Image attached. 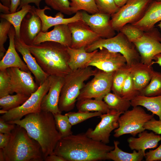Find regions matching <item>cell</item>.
Wrapping results in <instances>:
<instances>
[{"label": "cell", "instance_id": "obj_45", "mask_svg": "<svg viewBox=\"0 0 161 161\" xmlns=\"http://www.w3.org/2000/svg\"><path fill=\"white\" fill-rule=\"evenodd\" d=\"M146 161H161V144L157 148L145 153Z\"/></svg>", "mask_w": 161, "mask_h": 161}, {"label": "cell", "instance_id": "obj_17", "mask_svg": "<svg viewBox=\"0 0 161 161\" xmlns=\"http://www.w3.org/2000/svg\"><path fill=\"white\" fill-rule=\"evenodd\" d=\"M41 20L37 14L35 7L32 6L21 22L20 28V39L27 45L33 44L35 39L42 31Z\"/></svg>", "mask_w": 161, "mask_h": 161}, {"label": "cell", "instance_id": "obj_33", "mask_svg": "<svg viewBox=\"0 0 161 161\" xmlns=\"http://www.w3.org/2000/svg\"><path fill=\"white\" fill-rule=\"evenodd\" d=\"M140 95L148 97L161 95V73L153 71L148 85L140 92Z\"/></svg>", "mask_w": 161, "mask_h": 161}, {"label": "cell", "instance_id": "obj_35", "mask_svg": "<svg viewBox=\"0 0 161 161\" xmlns=\"http://www.w3.org/2000/svg\"><path fill=\"white\" fill-rule=\"evenodd\" d=\"M71 11L72 14L80 10L93 14L99 11L95 0H69Z\"/></svg>", "mask_w": 161, "mask_h": 161}, {"label": "cell", "instance_id": "obj_10", "mask_svg": "<svg viewBox=\"0 0 161 161\" xmlns=\"http://www.w3.org/2000/svg\"><path fill=\"white\" fill-rule=\"evenodd\" d=\"M114 72H107L97 69L93 78L84 85L77 101L87 98L103 100L111 90Z\"/></svg>", "mask_w": 161, "mask_h": 161}, {"label": "cell", "instance_id": "obj_58", "mask_svg": "<svg viewBox=\"0 0 161 161\" xmlns=\"http://www.w3.org/2000/svg\"><path fill=\"white\" fill-rule=\"evenodd\" d=\"M157 1H161V0H155Z\"/></svg>", "mask_w": 161, "mask_h": 161}, {"label": "cell", "instance_id": "obj_32", "mask_svg": "<svg viewBox=\"0 0 161 161\" xmlns=\"http://www.w3.org/2000/svg\"><path fill=\"white\" fill-rule=\"evenodd\" d=\"M30 96L26 95L16 93L10 95L0 98V107L2 109L9 111L17 108L23 104Z\"/></svg>", "mask_w": 161, "mask_h": 161}, {"label": "cell", "instance_id": "obj_8", "mask_svg": "<svg viewBox=\"0 0 161 161\" xmlns=\"http://www.w3.org/2000/svg\"><path fill=\"white\" fill-rule=\"evenodd\" d=\"M154 0H128L111 16V23L115 31L128 24H133L140 20Z\"/></svg>", "mask_w": 161, "mask_h": 161}, {"label": "cell", "instance_id": "obj_29", "mask_svg": "<svg viewBox=\"0 0 161 161\" xmlns=\"http://www.w3.org/2000/svg\"><path fill=\"white\" fill-rule=\"evenodd\" d=\"M77 101L76 106L78 111L86 112H98L105 114L110 111L107 104L103 100L87 98Z\"/></svg>", "mask_w": 161, "mask_h": 161}, {"label": "cell", "instance_id": "obj_38", "mask_svg": "<svg viewBox=\"0 0 161 161\" xmlns=\"http://www.w3.org/2000/svg\"><path fill=\"white\" fill-rule=\"evenodd\" d=\"M140 94V92L135 88L130 72L122 87L121 96L125 99L131 101Z\"/></svg>", "mask_w": 161, "mask_h": 161}, {"label": "cell", "instance_id": "obj_26", "mask_svg": "<svg viewBox=\"0 0 161 161\" xmlns=\"http://www.w3.org/2000/svg\"><path fill=\"white\" fill-rule=\"evenodd\" d=\"M67 49L69 57L68 65L72 71L87 67L88 63L98 50L88 52L86 51L85 47L74 49L68 47Z\"/></svg>", "mask_w": 161, "mask_h": 161}, {"label": "cell", "instance_id": "obj_7", "mask_svg": "<svg viewBox=\"0 0 161 161\" xmlns=\"http://www.w3.org/2000/svg\"><path fill=\"white\" fill-rule=\"evenodd\" d=\"M154 114L147 113L141 107H133L122 114L118 120L119 126L114 130L113 136L119 137L125 134L135 137L145 130V124L154 117Z\"/></svg>", "mask_w": 161, "mask_h": 161}, {"label": "cell", "instance_id": "obj_46", "mask_svg": "<svg viewBox=\"0 0 161 161\" xmlns=\"http://www.w3.org/2000/svg\"><path fill=\"white\" fill-rule=\"evenodd\" d=\"M16 124L7 123L0 117V133H11L14 129Z\"/></svg>", "mask_w": 161, "mask_h": 161}, {"label": "cell", "instance_id": "obj_23", "mask_svg": "<svg viewBox=\"0 0 161 161\" xmlns=\"http://www.w3.org/2000/svg\"><path fill=\"white\" fill-rule=\"evenodd\" d=\"M161 140V135L152 132H148L145 130L138 134V137H131L127 139L131 149L137 151L141 150L144 153L147 149L157 147Z\"/></svg>", "mask_w": 161, "mask_h": 161}, {"label": "cell", "instance_id": "obj_18", "mask_svg": "<svg viewBox=\"0 0 161 161\" xmlns=\"http://www.w3.org/2000/svg\"><path fill=\"white\" fill-rule=\"evenodd\" d=\"M49 77L50 82V87L42 99L41 110L53 114L62 113L58 108V104L64 77L54 75H49Z\"/></svg>", "mask_w": 161, "mask_h": 161}, {"label": "cell", "instance_id": "obj_9", "mask_svg": "<svg viewBox=\"0 0 161 161\" xmlns=\"http://www.w3.org/2000/svg\"><path fill=\"white\" fill-rule=\"evenodd\" d=\"M50 83V80L48 76L23 104L17 108L8 111L0 117L7 122L19 120L28 114L41 111L42 99L48 92Z\"/></svg>", "mask_w": 161, "mask_h": 161}, {"label": "cell", "instance_id": "obj_39", "mask_svg": "<svg viewBox=\"0 0 161 161\" xmlns=\"http://www.w3.org/2000/svg\"><path fill=\"white\" fill-rule=\"evenodd\" d=\"M119 32H122L131 42L133 43L143 35L144 32L132 24L124 25Z\"/></svg>", "mask_w": 161, "mask_h": 161}, {"label": "cell", "instance_id": "obj_6", "mask_svg": "<svg viewBox=\"0 0 161 161\" xmlns=\"http://www.w3.org/2000/svg\"><path fill=\"white\" fill-rule=\"evenodd\" d=\"M102 48L122 54L125 58L127 65L128 66H131L135 64L140 62V56L134 44L120 32L111 38H100L85 47V49L86 52H91Z\"/></svg>", "mask_w": 161, "mask_h": 161}, {"label": "cell", "instance_id": "obj_27", "mask_svg": "<svg viewBox=\"0 0 161 161\" xmlns=\"http://www.w3.org/2000/svg\"><path fill=\"white\" fill-rule=\"evenodd\" d=\"M131 103L133 107L140 106L145 108L161 120V95L148 97L139 95L131 100Z\"/></svg>", "mask_w": 161, "mask_h": 161}, {"label": "cell", "instance_id": "obj_30", "mask_svg": "<svg viewBox=\"0 0 161 161\" xmlns=\"http://www.w3.org/2000/svg\"><path fill=\"white\" fill-rule=\"evenodd\" d=\"M32 6L29 4L23 6L20 10L15 12L8 14L1 13V18L4 19L10 23L15 31V37L20 38V28L22 21L26 14L30 11Z\"/></svg>", "mask_w": 161, "mask_h": 161}, {"label": "cell", "instance_id": "obj_1", "mask_svg": "<svg viewBox=\"0 0 161 161\" xmlns=\"http://www.w3.org/2000/svg\"><path fill=\"white\" fill-rule=\"evenodd\" d=\"M114 146L96 141L85 133L73 134L61 138L54 153L66 161H97L107 160V154Z\"/></svg>", "mask_w": 161, "mask_h": 161}, {"label": "cell", "instance_id": "obj_24", "mask_svg": "<svg viewBox=\"0 0 161 161\" xmlns=\"http://www.w3.org/2000/svg\"><path fill=\"white\" fill-rule=\"evenodd\" d=\"M161 21V1L154 0L150 4L143 17L132 24L144 32L155 27L157 23Z\"/></svg>", "mask_w": 161, "mask_h": 161}, {"label": "cell", "instance_id": "obj_2", "mask_svg": "<svg viewBox=\"0 0 161 161\" xmlns=\"http://www.w3.org/2000/svg\"><path fill=\"white\" fill-rule=\"evenodd\" d=\"M7 123L24 128L29 135L40 144L44 159L54 153L56 146L61 138L56 129L53 114L49 112L41 110L28 114L22 119Z\"/></svg>", "mask_w": 161, "mask_h": 161}, {"label": "cell", "instance_id": "obj_5", "mask_svg": "<svg viewBox=\"0 0 161 161\" xmlns=\"http://www.w3.org/2000/svg\"><path fill=\"white\" fill-rule=\"evenodd\" d=\"M97 69H93L89 66L71 72L64 77L59 97L58 107L62 112L73 109L84 82L96 73Z\"/></svg>", "mask_w": 161, "mask_h": 161}, {"label": "cell", "instance_id": "obj_22", "mask_svg": "<svg viewBox=\"0 0 161 161\" xmlns=\"http://www.w3.org/2000/svg\"><path fill=\"white\" fill-rule=\"evenodd\" d=\"M50 7L46 6L42 9L35 7V10L38 16L41 18L42 23V31L47 32L51 27L59 24H66L82 20L81 11H78L72 17L65 18L63 14L58 12L55 17L49 16L46 15L45 13L46 10H51Z\"/></svg>", "mask_w": 161, "mask_h": 161}, {"label": "cell", "instance_id": "obj_11", "mask_svg": "<svg viewBox=\"0 0 161 161\" xmlns=\"http://www.w3.org/2000/svg\"><path fill=\"white\" fill-rule=\"evenodd\" d=\"M136 48L140 58V62L152 66L153 59L161 53V34L156 28L144 32L143 35L134 41Z\"/></svg>", "mask_w": 161, "mask_h": 161}, {"label": "cell", "instance_id": "obj_52", "mask_svg": "<svg viewBox=\"0 0 161 161\" xmlns=\"http://www.w3.org/2000/svg\"><path fill=\"white\" fill-rule=\"evenodd\" d=\"M153 64H157L161 66V53L156 55L153 59Z\"/></svg>", "mask_w": 161, "mask_h": 161}, {"label": "cell", "instance_id": "obj_25", "mask_svg": "<svg viewBox=\"0 0 161 161\" xmlns=\"http://www.w3.org/2000/svg\"><path fill=\"white\" fill-rule=\"evenodd\" d=\"M130 72L135 89L140 92L149 83L154 70L152 66L141 62L132 65Z\"/></svg>", "mask_w": 161, "mask_h": 161}, {"label": "cell", "instance_id": "obj_55", "mask_svg": "<svg viewBox=\"0 0 161 161\" xmlns=\"http://www.w3.org/2000/svg\"><path fill=\"white\" fill-rule=\"evenodd\" d=\"M0 161H5L3 149L0 148Z\"/></svg>", "mask_w": 161, "mask_h": 161}, {"label": "cell", "instance_id": "obj_56", "mask_svg": "<svg viewBox=\"0 0 161 161\" xmlns=\"http://www.w3.org/2000/svg\"><path fill=\"white\" fill-rule=\"evenodd\" d=\"M8 111L3 109H1L0 110V114L1 115H2L3 114H4L7 113Z\"/></svg>", "mask_w": 161, "mask_h": 161}, {"label": "cell", "instance_id": "obj_47", "mask_svg": "<svg viewBox=\"0 0 161 161\" xmlns=\"http://www.w3.org/2000/svg\"><path fill=\"white\" fill-rule=\"evenodd\" d=\"M11 137V132L0 133V148H4L9 142Z\"/></svg>", "mask_w": 161, "mask_h": 161}, {"label": "cell", "instance_id": "obj_44", "mask_svg": "<svg viewBox=\"0 0 161 161\" xmlns=\"http://www.w3.org/2000/svg\"><path fill=\"white\" fill-rule=\"evenodd\" d=\"M144 127L145 130L161 135V120H157L153 117L145 124Z\"/></svg>", "mask_w": 161, "mask_h": 161}, {"label": "cell", "instance_id": "obj_31", "mask_svg": "<svg viewBox=\"0 0 161 161\" xmlns=\"http://www.w3.org/2000/svg\"><path fill=\"white\" fill-rule=\"evenodd\" d=\"M103 100L110 110L119 112L123 113L131 106L130 101L113 92L108 93L103 97Z\"/></svg>", "mask_w": 161, "mask_h": 161}, {"label": "cell", "instance_id": "obj_43", "mask_svg": "<svg viewBox=\"0 0 161 161\" xmlns=\"http://www.w3.org/2000/svg\"><path fill=\"white\" fill-rule=\"evenodd\" d=\"M10 94V78L7 69L0 70V98Z\"/></svg>", "mask_w": 161, "mask_h": 161}, {"label": "cell", "instance_id": "obj_41", "mask_svg": "<svg viewBox=\"0 0 161 161\" xmlns=\"http://www.w3.org/2000/svg\"><path fill=\"white\" fill-rule=\"evenodd\" d=\"M0 20V59H1L6 52L4 45L7 40V36L12 25L7 21L4 19L1 18Z\"/></svg>", "mask_w": 161, "mask_h": 161}, {"label": "cell", "instance_id": "obj_12", "mask_svg": "<svg viewBox=\"0 0 161 161\" xmlns=\"http://www.w3.org/2000/svg\"><path fill=\"white\" fill-rule=\"evenodd\" d=\"M123 113L110 110L108 112L102 114L100 117V122L94 129L89 128L85 132L90 138L98 142L107 144L110 142L111 132L119 126L118 120Z\"/></svg>", "mask_w": 161, "mask_h": 161}, {"label": "cell", "instance_id": "obj_53", "mask_svg": "<svg viewBox=\"0 0 161 161\" xmlns=\"http://www.w3.org/2000/svg\"><path fill=\"white\" fill-rule=\"evenodd\" d=\"M128 0H114L117 5L120 7L123 6Z\"/></svg>", "mask_w": 161, "mask_h": 161}, {"label": "cell", "instance_id": "obj_15", "mask_svg": "<svg viewBox=\"0 0 161 161\" xmlns=\"http://www.w3.org/2000/svg\"><path fill=\"white\" fill-rule=\"evenodd\" d=\"M81 13L82 20L100 38H109L116 35L111 23V15L99 12L90 14L84 11Z\"/></svg>", "mask_w": 161, "mask_h": 161}, {"label": "cell", "instance_id": "obj_3", "mask_svg": "<svg viewBox=\"0 0 161 161\" xmlns=\"http://www.w3.org/2000/svg\"><path fill=\"white\" fill-rule=\"evenodd\" d=\"M27 46L42 69L49 76L64 77L72 71L68 65L69 57L67 47L53 41Z\"/></svg>", "mask_w": 161, "mask_h": 161}, {"label": "cell", "instance_id": "obj_28", "mask_svg": "<svg viewBox=\"0 0 161 161\" xmlns=\"http://www.w3.org/2000/svg\"><path fill=\"white\" fill-rule=\"evenodd\" d=\"M119 143L118 141H114V148L107 154V160L114 161H141L145 157V153L141 150L137 151L133 150L131 153L123 151L118 147Z\"/></svg>", "mask_w": 161, "mask_h": 161}, {"label": "cell", "instance_id": "obj_19", "mask_svg": "<svg viewBox=\"0 0 161 161\" xmlns=\"http://www.w3.org/2000/svg\"><path fill=\"white\" fill-rule=\"evenodd\" d=\"M46 41L55 42L66 47H70L72 34L68 25H58L54 26L53 29L49 32L41 31L36 37L32 45H38Z\"/></svg>", "mask_w": 161, "mask_h": 161}, {"label": "cell", "instance_id": "obj_36", "mask_svg": "<svg viewBox=\"0 0 161 161\" xmlns=\"http://www.w3.org/2000/svg\"><path fill=\"white\" fill-rule=\"evenodd\" d=\"M56 129L62 138L66 137L73 134L72 125L69 122L68 117L61 113L53 114Z\"/></svg>", "mask_w": 161, "mask_h": 161}, {"label": "cell", "instance_id": "obj_57", "mask_svg": "<svg viewBox=\"0 0 161 161\" xmlns=\"http://www.w3.org/2000/svg\"><path fill=\"white\" fill-rule=\"evenodd\" d=\"M157 26L161 30V21L157 24Z\"/></svg>", "mask_w": 161, "mask_h": 161}, {"label": "cell", "instance_id": "obj_54", "mask_svg": "<svg viewBox=\"0 0 161 161\" xmlns=\"http://www.w3.org/2000/svg\"><path fill=\"white\" fill-rule=\"evenodd\" d=\"M1 2L4 5L10 8V6L11 0H0Z\"/></svg>", "mask_w": 161, "mask_h": 161}, {"label": "cell", "instance_id": "obj_14", "mask_svg": "<svg viewBox=\"0 0 161 161\" xmlns=\"http://www.w3.org/2000/svg\"><path fill=\"white\" fill-rule=\"evenodd\" d=\"M7 70L10 78L11 94L15 92L30 96L39 86L35 82L30 71L25 72L16 67Z\"/></svg>", "mask_w": 161, "mask_h": 161}, {"label": "cell", "instance_id": "obj_42", "mask_svg": "<svg viewBox=\"0 0 161 161\" xmlns=\"http://www.w3.org/2000/svg\"><path fill=\"white\" fill-rule=\"evenodd\" d=\"M46 4L52 9L63 14L70 15V2L69 0H44Z\"/></svg>", "mask_w": 161, "mask_h": 161}, {"label": "cell", "instance_id": "obj_4", "mask_svg": "<svg viewBox=\"0 0 161 161\" xmlns=\"http://www.w3.org/2000/svg\"><path fill=\"white\" fill-rule=\"evenodd\" d=\"M3 151L5 161L44 160L40 144L18 125L11 132L10 140Z\"/></svg>", "mask_w": 161, "mask_h": 161}, {"label": "cell", "instance_id": "obj_49", "mask_svg": "<svg viewBox=\"0 0 161 161\" xmlns=\"http://www.w3.org/2000/svg\"><path fill=\"white\" fill-rule=\"evenodd\" d=\"M45 161H66L63 157L54 153L46 157L44 159Z\"/></svg>", "mask_w": 161, "mask_h": 161}, {"label": "cell", "instance_id": "obj_16", "mask_svg": "<svg viewBox=\"0 0 161 161\" xmlns=\"http://www.w3.org/2000/svg\"><path fill=\"white\" fill-rule=\"evenodd\" d=\"M68 25L71 33L70 47L72 48L85 47L101 38L82 20L69 24Z\"/></svg>", "mask_w": 161, "mask_h": 161}, {"label": "cell", "instance_id": "obj_21", "mask_svg": "<svg viewBox=\"0 0 161 161\" xmlns=\"http://www.w3.org/2000/svg\"><path fill=\"white\" fill-rule=\"evenodd\" d=\"M8 36L9 44L8 49L0 61V70L12 67H17L25 72L30 71L27 66L21 60L16 51L15 44V31L12 25Z\"/></svg>", "mask_w": 161, "mask_h": 161}, {"label": "cell", "instance_id": "obj_51", "mask_svg": "<svg viewBox=\"0 0 161 161\" xmlns=\"http://www.w3.org/2000/svg\"><path fill=\"white\" fill-rule=\"evenodd\" d=\"M0 11L1 13L4 14L10 13V8L3 5L1 2L0 3Z\"/></svg>", "mask_w": 161, "mask_h": 161}, {"label": "cell", "instance_id": "obj_48", "mask_svg": "<svg viewBox=\"0 0 161 161\" xmlns=\"http://www.w3.org/2000/svg\"><path fill=\"white\" fill-rule=\"evenodd\" d=\"M42 0H21L20 5L17 9V11H18L20 10L23 6L28 4L30 3L34 4L37 7V8H40V3L41 1Z\"/></svg>", "mask_w": 161, "mask_h": 161}, {"label": "cell", "instance_id": "obj_20", "mask_svg": "<svg viewBox=\"0 0 161 161\" xmlns=\"http://www.w3.org/2000/svg\"><path fill=\"white\" fill-rule=\"evenodd\" d=\"M15 44L16 50L22 55L30 70L34 76L36 83L40 86L49 75L41 67L35 58L32 56L27 44L15 36Z\"/></svg>", "mask_w": 161, "mask_h": 161}, {"label": "cell", "instance_id": "obj_40", "mask_svg": "<svg viewBox=\"0 0 161 161\" xmlns=\"http://www.w3.org/2000/svg\"><path fill=\"white\" fill-rule=\"evenodd\" d=\"M99 12L111 16L116 13L120 7L114 0H95Z\"/></svg>", "mask_w": 161, "mask_h": 161}, {"label": "cell", "instance_id": "obj_34", "mask_svg": "<svg viewBox=\"0 0 161 161\" xmlns=\"http://www.w3.org/2000/svg\"><path fill=\"white\" fill-rule=\"evenodd\" d=\"M131 69V67L126 65L114 72L111 88L113 93L121 96L122 87Z\"/></svg>", "mask_w": 161, "mask_h": 161}, {"label": "cell", "instance_id": "obj_37", "mask_svg": "<svg viewBox=\"0 0 161 161\" xmlns=\"http://www.w3.org/2000/svg\"><path fill=\"white\" fill-rule=\"evenodd\" d=\"M102 114L98 112H86L78 111L68 112L65 114L68 117L71 125L74 126L80 123L89 118L95 117H100Z\"/></svg>", "mask_w": 161, "mask_h": 161}, {"label": "cell", "instance_id": "obj_13", "mask_svg": "<svg viewBox=\"0 0 161 161\" xmlns=\"http://www.w3.org/2000/svg\"><path fill=\"white\" fill-rule=\"evenodd\" d=\"M126 65V61L122 54L102 48L95 53L87 66H93L106 72H112Z\"/></svg>", "mask_w": 161, "mask_h": 161}, {"label": "cell", "instance_id": "obj_50", "mask_svg": "<svg viewBox=\"0 0 161 161\" xmlns=\"http://www.w3.org/2000/svg\"><path fill=\"white\" fill-rule=\"evenodd\" d=\"M21 0H11L10 10L11 13H14L17 11L19 7Z\"/></svg>", "mask_w": 161, "mask_h": 161}]
</instances>
